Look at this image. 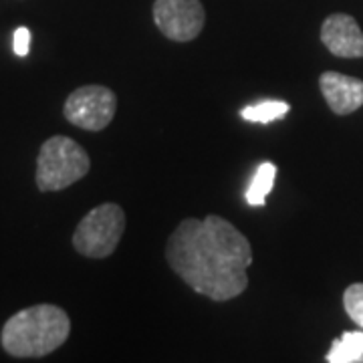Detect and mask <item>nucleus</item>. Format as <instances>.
I'll return each mask as SVG.
<instances>
[{"mask_svg": "<svg viewBox=\"0 0 363 363\" xmlns=\"http://www.w3.org/2000/svg\"><path fill=\"white\" fill-rule=\"evenodd\" d=\"M125 233V212L119 204L107 202L89 210L75 228L73 247L87 259H107L116 252Z\"/></svg>", "mask_w": 363, "mask_h": 363, "instance_id": "nucleus-4", "label": "nucleus"}, {"mask_svg": "<svg viewBox=\"0 0 363 363\" xmlns=\"http://www.w3.org/2000/svg\"><path fill=\"white\" fill-rule=\"evenodd\" d=\"M28 47H30V30L26 26H18L14 30V52L18 57H26Z\"/></svg>", "mask_w": 363, "mask_h": 363, "instance_id": "nucleus-13", "label": "nucleus"}, {"mask_svg": "<svg viewBox=\"0 0 363 363\" xmlns=\"http://www.w3.org/2000/svg\"><path fill=\"white\" fill-rule=\"evenodd\" d=\"M277 172L279 169L272 162H262L257 168L252 180L248 184L247 194H245L250 206H264L267 196L271 194L272 184H274V178H277Z\"/></svg>", "mask_w": 363, "mask_h": 363, "instance_id": "nucleus-10", "label": "nucleus"}, {"mask_svg": "<svg viewBox=\"0 0 363 363\" xmlns=\"http://www.w3.org/2000/svg\"><path fill=\"white\" fill-rule=\"evenodd\" d=\"M343 307L353 323L363 329V283H353L343 293Z\"/></svg>", "mask_w": 363, "mask_h": 363, "instance_id": "nucleus-12", "label": "nucleus"}, {"mask_svg": "<svg viewBox=\"0 0 363 363\" xmlns=\"http://www.w3.org/2000/svg\"><path fill=\"white\" fill-rule=\"evenodd\" d=\"M319 89L329 109L337 116H350L363 105V81L337 71H325L319 77Z\"/></svg>", "mask_w": 363, "mask_h": 363, "instance_id": "nucleus-8", "label": "nucleus"}, {"mask_svg": "<svg viewBox=\"0 0 363 363\" xmlns=\"http://www.w3.org/2000/svg\"><path fill=\"white\" fill-rule=\"evenodd\" d=\"M321 43L331 55L341 59L363 57V33L350 14L335 13L327 16L321 25Z\"/></svg>", "mask_w": 363, "mask_h": 363, "instance_id": "nucleus-7", "label": "nucleus"}, {"mask_svg": "<svg viewBox=\"0 0 363 363\" xmlns=\"http://www.w3.org/2000/svg\"><path fill=\"white\" fill-rule=\"evenodd\" d=\"M166 259L192 291L222 303L245 293L252 248L236 226L208 214L204 220L186 218L178 224L168 238Z\"/></svg>", "mask_w": 363, "mask_h": 363, "instance_id": "nucleus-1", "label": "nucleus"}, {"mask_svg": "<svg viewBox=\"0 0 363 363\" xmlns=\"http://www.w3.org/2000/svg\"><path fill=\"white\" fill-rule=\"evenodd\" d=\"M91 160L75 140L52 135L40 145L37 157V188L40 192H59L87 176Z\"/></svg>", "mask_w": 363, "mask_h": 363, "instance_id": "nucleus-3", "label": "nucleus"}, {"mask_svg": "<svg viewBox=\"0 0 363 363\" xmlns=\"http://www.w3.org/2000/svg\"><path fill=\"white\" fill-rule=\"evenodd\" d=\"M154 21L164 37L176 43H188L202 33L206 13L200 0H156Z\"/></svg>", "mask_w": 363, "mask_h": 363, "instance_id": "nucleus-6", "label": "nucleus"}, {"mask_svg": "<svg viewBox=\"0 0 363 363\" xmlns=\"http://www.w3.org/2000/svg\"><path fill=\"white\" fill-rule=\"evenodd\" d=\"M117 111V97L113 91L104 85H83L67 97L63 113L67 121L81 130H105Z\"/></svg>", "mask_w": 363, "mask_h": 363, "instance_id": "nucleus-5", "label": "nucleus"}, {"mask_svg": "<svg viewBox=\"0 0 363 363\" xmlns=\"http://www.w3.org/2000/svg\"><path fill=\"white\" fill-rule=\"evenodd\" d=\"M71 333V321L57 305H33L4 323L0 343L13 357H43L59 350Z\"/></svg>", "mask_w": 363, "mask_h": 363, "instance_id": "nucleus-2", "label": "nucleus"}, {"mask_svg": "<svg viewBox=\"0 0 363 363\" xmlns=\"http://www.w3.org/2000/svg\"><path fill=\"white\" fill-rule=\"evenodd\" d=\"M329 363H362L363 362V331H345L331 343L325 355Z\"/></svg>", "mask_w": 363, "mask_h": 363, "instance_id": "nucleus-9", "label": "nucleus"}, {"mask_svg": "<svg viewBox=\"0 0 363 363\" xmlns=\"http://www.w3.org/2000/svg\"><path fill=\"white\" fill-rule=\"evenodd\" d=\"M291 111V105L281 99H267V101H260V104L247 105L240 109V116L247 121L252 123H271L277 119H283L286 113Z\"/></svg>", "mask_w": 363, "mask_h": 363, "instance_id": "nucleus-11", "label": "nucleus"}]
</instances>
